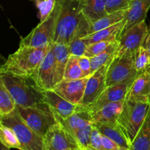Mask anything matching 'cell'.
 Returning a JSON list of instances; mask_svg holds the SVG:
<instances>
[{"label": "cell", "instance_id": "cell-29", "mask_svg": "<svg viewBox=\"0 0 150 150\" xmlns=\"http://www.w3.org/2000/svg\"><path fill=\"white\" fill-rule=\"evenodd\" d=\"M134 64L138 74L147 71L150 67V54L144 45L135 51Z\"/></svg>", "mask_w": 150, "mask_h": 150}, {"label": "cell", "instance_id": "cell-22", "mask_svg": "<svg viewBox=\"0 0 150 150\" xmlns=\"http://www.w3.org/2000/svg\"><path fill=\"white\" fill-rule=\"evenodd\" d=\"M93 125L98 129L102 135L107 136L117 143L120 147L129 149L130 147V142L126 137L118 123L116 124H103Z\"/></svg>", "mask_w": 150, "mask_h": 150}, {"label": "cell", "instance_id": "cell-33", "mask_svg": "<svg viewBox=\"0 0 150 150\" xmlns=\"http://www.w3.org/2000/svg\"><path fill=\"white\" fill-rule=\"evenodd\" d=\"M70 55L82 57L84 55L87 45L82 38H75L68 44Z\"/></svg>", "mask_w": 150, "mask_h": 150}, {"label": "cell", "instance_id": "cell-39", "mask_svg": "<svg viewBox=\"0 0 150 150\" xmlns=\"http://www.w3.org/2000/svg\"><path fill=\"white\" fill-rule=\"evenodd\" d=\"M117 150H130L129 149H125V148H120V149Z\"/></svg>", "mask_w": 150, "mask_h": 150}, {"label": "cell", "instance_id": "cell-4", "mask_svg": "<svg viewBox=\"0 0 150 150\" xmlns=\"http://www.w3.org/2000/svg\"><path fill=\"white\" fill-rule=\"evenodd\" d=\"M150 110V105L126 98L117 122L130 142L134 140Z\"/></svg>", "mask_w": 150, "mask_h": 150}, {"label": "cell", "instance_id": "cell-8", "mask_svg": "<svg viewBox=\"0 0 150 150\" xmlns=\"http://www.w3.org/2000/svg\"><path fill=\"white\" fill-rule=\"evenodd\" d=\"M138 73L134 64V54H116L111 60L106 74L107 86L133 80Z\"/></svg>", "mask_w": 150, "mask_h": 150}, {"label": "cell", "instance_id": "cell-11", "mask_svg": "<svg viewBox=\"0 0 150 150\" xmlns=\"http://www.w3.org/2000/svg\"><path fill=\"white\" fill-rule=\"evenodd\" d=\"M45 150H81L73 136L57 122L44 137Z\"/></svg>", "mask_w": 150, "mask_h": 150}, {"label": "cell", "instance_id": "cell-21", "mask_svg": "<svg viewBox=\"0 0 150 150\" xmlns=\"http://www.w3.org/2000/svg\"><path fill=\"white\" fill-rule=\"evenodd\" d=\"M54 49V58H55L56 73H57V82L58 84L64 79V71L66 66L70 58V50L68 44L52 42Z\"/></svg>", "mask_w": 150, "mask_h": 150}, {"label": "cell", "instance_id": "cell-27", "mask_svg": "<svg viewBox=\"0 0 150 150\" xmlns=\"http://www.w3.org/2000/svg\"><path fill=\"white\" fill-rule=\"evenodd\" d=\"M0 141L1 144L10 149L15 148L21 150V144L14 130L7 126L0 124Z\"/></svg>", "mask_w": 150, "mask_h": 150}, {"label": "cell", "instance_id": "cell-26", "mask_svg": "<svg viewBox=\"0 0 150 150\" xmlns=\"http://www.w3.org/2000/svg\"><path fill=\"white\" fill-rule=\"evenodd\" d=\"M16 108V104L12 95L0 81V117L13 112Z\"/></svg>", "mask_w": 150, "mask_h": 150}, {"label": "cell", "instance_id": "cell-36", "mask_svg": "<svg viewBox=\"0 0 150 150\" xmlns=\"http://www.w3.org/2000/svg\"><path fill=\"white\" fill-rule=\"evenodd\" d=\"M101 139H102V144L104 150H117L122 148L114 141L104 135L101 134Z\"/></svg>", "mask_w": 150, "mask_h": 150}, {"label": "cell", "instance_id": "cell-2", "mask_svg": "<svg viewBox=\"0 0 150 150\" xmlns=\"http://www.w3.org/2000/svg\"><path fill=\"white\" fill-rule=\"evenodd\" d=\"M48 46L45 48H35L20 45L18 49L10 54L5 62L1 66L0 73H5L23 79L32 78L37 67L45 57Z\"/></svg>", "mask_w": 150, "mask_h": 150}, {"label": "cell", "instance_id": "cell-16", "mask_svg": "<svg viewBox=\"0 0 150 150\" xmlns=\"http://www.w3.org/2000/svg\"><path fill=\"white\" fill-rule=\"evenodd\" d=\"M127 98L136 102L150 105V73L148 71L139 73L133 81Z\"/></svg>", "mask_w": 150, "mask_h": 150}, {"label": "cell", "instance_id": "cell-12", "mask_svg": "<svg viewBox=\"0 0 150 150\" xmlns=\"http://www.w3.org/2000/svg\"><path fill=\"white\" fill-rule=\"evenodd\" d=\"M111 62L100 67L89 78L86 85L84 95L80 105L89 108L96 102L106 89L107 70Z\"/></svg>", "mask_w": 150, "mask_h": 150}, {"label": "cell", "instance_id": "cell-5", "mask_svg": "<svg viewBox=\"0 0 150 150\" xmlns=\"http://www.w3.org/2000/svg\"><path fill=\"white\" fill-rule=\"evenodd\" d=\"M0 124L14 130L20 142L21 150H45L44 138L23 121L17 107L10 114L0 117Z\"/></svg>", "mask_w": 150, "mask_h": 150}, {"label": "cell", "instance_id": "cell-18", "mask_svg": "<svg viewBox=\"0 0 150 150\" xmlns=\"http://www.w3.org/2000/svg\"><path fill=\"white\" fill-rule=\"evenodd\" d=\"M125 22L126 18L110 27L101 29L94 33L89 34L82 38V39L87 45L100 41H114L117 40H119L121 34L124 30Z\"/></svg>", "mask_w": 150, "mask_h": 150}, {"label": "cell", "instance_id": "cell-31", "mask_svg": "<svg viewBox=\"0 0 150 150\" xmlns=\"http://www.w3.org/2000/svg\"><path fill=\"white\" fill-rule=\"evenodd\" d=\"M112 42L113 41H100V42L89 44L86 46V51H85L83 56L91 58V57L98 55L100 53L105 51L109 47V45H111Z\"/></svg>", "mask_w": 150, "mask_h": 150}, {"label": "cell", "instance_id": "cell-6", "mask_svg": "<svg viewBox=\"0 0 150 150\" xmlns=\"http://www.w3.org/2000/svg\"><path fill=\"white\" fill-rule=\"evenodd\" d=\"M61 10V3L57 0L55 8L52 13L34 28L30 33L24 38H21L20 45L45 48L53 42L56 26L58 21Z\"/></svg>", "mask_w": 150, "mask_h": 150}, {"label": "cell", "instance_id": "cell-35", "mask_svg": "<svg viewBox=\"0 0 150 150\" xmlns=\"http://www.w3.org/2000/svg\"><path fill=\"white\" fill-rule=\"evenodd\" d=\"M79 63L84 78L92 76V73L90 58L86 57V56H82V57H79Z\"/></svg>", "mask_w": 150, "mask_h": 150}, {"label": "cell", "instance_id": "cell-14", "mask_svg": "<svg viewBox=\"0 0 150 150\" xmlns=\"http://www.w3.org/2000/svg\"><path fill=\"white\" fill-rule=\"evenodd\" d=\"M134 79L107 86L106 89L97 100L96 102L88 108L89 112L97 111L108 103L124 101L127 98L128 91Z\"/></svg>", "mask_w": 150, "mask_h": 150}, {"label": "cell", "instance_id": "cell-19", "mask_svg": "<svg viewBox=\"0 0 150 150\" xmlns=\"http://www.w3.org/2000/svg\"><path fill=\"white\" fill-rule=\"evenodd\" d=\"M149 8L150 0H133L128 8L124 30L145 20Z\"/></svg>", "mask_w": 150, "mask_h": 150}, {"label": "cell", "instance_id": "cell-24", "mask_svg": "<svg viewBox=\"0 0 150 150\" xmlns=\"http://www.w3.org/2000/svg\"><path fill=\"white\" fill-rule=\"evenodd\" d=\"M130 150H150V110L130 144Z\"/></svg>", "mask_w": 150, "mask_h": 150}, {"label": "cell", "instance_id": "cell-9", "mask_svg": "<svg viewBox=\"0 0 150 150\" xmlns=\"http://www.w3.org/2000/svg\"><path fill=\"white\" fill-rule=\"evenodd\" d=\"M36 86L42 92L54 89L57 82L55 58L52 43L48 46V51L41 62L32 76Z\"/></svg>", "mask_w": 150, "mask_h": 150}, {"label": "cell", "instance_id": "cell-28", "mask_svg": "<svg viewBox=\"0 0 150 150\" xmlns=\"http://www.w3.org/2000/svg\"><path fill=\"white\" fill-rule=\"evenodd\" d=\"M84 78L79 63V57L70 55L64 71V79L72 81Z\"/></svg>", "mask_w": 150, "mask_h": 150}, {"label": "cell", "instance_id": "cell-41", "mask_svg": "<svg viewBox=\"0 0 150 150\" xmlns=\"http://www.w3.org/2000/svg\"><path fill=\"white\" fill-rule=\"evenodd\" d=\"M149 32H150V26H149Z\"/></svg>", "mask_w": 150, "mask_h": 150}, {"label": "cell", "instance_id": "cell-1", "mask_svg": "<svg viewBox=\"0 0 150 150\" xmlns=\"http://www.w3.org/2000/svg\"><path fill=\"white\" fill-rule=\"evenodd\" d=\"M61 10L53 42L69 44L89 34L90 22L82 13L79 0H59Z\"/></svg>", "mask_w": 150, "mask_h": 150}, {"label": "cell", "instance_id": "cell-17", "mask_svg": "<svg viewBox=\"0 0 150 150\" xmlns=\"http://www.w3.org/2000/svg\"><path fill=\"white\" fill-rule=\"evenodd\" d=\"M124 101L111 103L97 111L90 112L93 124H116L122 108Z\"/></svg>", "mask_w": 150, "mask_h": 150}, {"label": "cell", "instance_id": "cell-15", "mask_svg": "<svg viewBox=\"0 0 150 150\" xmlns=\"http://www.w3.org/2000/svg\"><path fill=\"white\" fill-rule=\"evenodd\" d=\"M89 77L76 80H62L56 85L53 90L65 100L74 104H80L84 95Z\"/></svg>", "mask_w": 150, "mask_h": 150}, {"label": "cell", "instance_id": "cell-10", "mask_svg": "<svg viewBox=\"0 0 150 150\" xmlns=\"http://www.w3.org/2000/svg\"><path fill=\"white\" fill-rule=\"evenodd\" d=\"M149 32V27L145 20L126 29L120 37L116 54H134L136 50L144 45Z\"/></svg>", "mask_w": 150, "mask_h": 150}, {"label": "cell", "instance_id": "cell-20", "mask_svg": "<svg viewBox=\"0 0 150 150\" xmlns=\"http://www.w3.org/2000/svg\"><path fill=\"white\" fill-rule=\"evenodd\" d=\"M79 4L82 13L90 23L107 14L106 0H79Z\"/></svg>", "mask_w": 150, "mask_h": 150}, {"label": "cell", "instance_id": "cell-23", "mask_svg": "<svg viewBox=\"0 0 150 150\" xmlns=\"http://www.w3.org/2000/svg\"><path fill=\"white\" fill-rule=\"evenodd\" d=\"M127 13H128V9L114 12L111 13H107L103 17L100 18L92 23H90L89 34L110 27V26L125 20L127 18Z\"/></svg>", "mask_w": 150, "mask_h": 150}, {"label": "cell", "instance_id": "cell-25", "mask_svg": "<svg viewBox=\"0 0 150 150\" xmlns=\"http://www.w3.org/2000/svg\"><path fill=\"white\" fill-rule=\"evenodd\" d=\"M119 45V40L113 41L108 48L103 52L100 53L98 55L95 56L90 58L92 73H94L97 70L102 67L104 64L109 63L114 59L116 55L117 47Z\"/></svg>", "mask_w": 150, "mask_h": 150}, {"label": "cell", "instance_id": "cell-40", "mask_svg": "<svg viewBox=\"0 0 150 150\" xmlns=\"http://www.w3.org/2000/svg\"><path fill=\"white\" fill-rule=\"evenodd\" d=\"M147 71H148V72H149V73H150V67H149V69H148V70H147Z\"/></svg>", "mask_w": 150, "mask_h": 150}, {"label": "cell", "instance_id": "cell-30", "mask_svg": "<svg viewBox=\"0 0 150 150\" xmlns=\"http://www.w3.org/2000/svg\"><path fill=\"white\" fill-rule=\"evenodd\" d=\"M37 7L39 10L40 21L45 20L55 8L57 0H35Z\"/></svg>", "mask_w": 150, "mask_h": 150}, {"label": "cell", "instance_id": "cell-13", "mask_svg": "<svg viewBox=\"0 0 150 150\" xmlns=\"http://www.w3.org/2000/svg\"><path fill=\"white\" fill-rule=\"evenodd\" d=\"M43 94L45 103L49 106L57 120L68 118L80 109V104H74L69 102L53 89L44 91Z\"/></svg>", "mask_w": 150, "mask_h": 150}, {"label": "cell", "instance_id": "cell-38", "mask_svg": "<svg viewBox=\"0 0 150 150\" xmlns=\"http://www.w3.org/2000/svg\"><path fill=\"white\" fill-rule=\"evenodd\" d=\"M10 148L6 147L5 146H4V145L1 144V149H0V150H10Z\"/></svg>", "mask_w": 150, "mask_h": 150}, {"label": "cell", "instance_id": "cell-3", "mask_svg": "<svg viewBox=\"0 0 150 150\" xmlns=\"http://www.w3.org/2000/svg\"><path fill=\"white\" fill-rule=\"evenodd\" d=\"M0 81L9 91L17 106L29 108L45 103L43 92L36 86L32 78L23 79L0 73Z\"/></svg>", "mask_w": 150, "mask_h": 150}, {"label": "cell", "instance_id": "cell-34", "mask_svg": "<svg viewBox=\"0 0 150 150\" xmlns=\"http://www.w3.org/2000/svg\"><path fill=\"white\" fill-rule=\"evenodd\" d=\"M88 150H104L102 144L101 133L94 125L91 133L90 146Z\"/></svg>", "mask_w": 150, "mask_h": 150}, {"label": "cell", "instance_id": "cell-37", "mask_svg": "<svg viewBox=\"0 0 150 150\" xmlns=\"http://www.w3.org/2000/svg\"><path fill=\"white\" fill-rule=\"evenodd\" d=\"M143 45L145 47V48L147 50L148 52H149L150 54V32H149V34H148L147 37H146V40H145V41H144V43Z\"/></svg>", "mask_w": 150, "mask_h": 150}, {"label": "cell", "instance_id": "cell-32", "mask_svg": "<svg viewBox=\"0 0 150 150\" xmlns=\"http://www.w3.org/2000/svg\"><path fill=\"white\" fill-rule=\"evenodd\" d=\"M133 1V0H106V13H111L120 10H127L130 7Z\"/></svg>", "mask_w": 150, "mask_h": 150}, {"label": "cell", "instance_id": "cell-7", "mask_svg": "<svg viewBox=\"0 0 150 150\" xmlns=\"http://www.w3.org/2000/svg\"><path fill=\"white\" fill-rule=\"evenodd\" d=\"M16 107L23 121L43 138L48 130L58 122L46 103L29 108H22L17 105Z\"/></svg>", "mask_w": 150, "mask_h": 150}]
</instances>
